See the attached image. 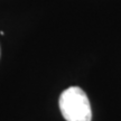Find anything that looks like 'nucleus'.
I'll return each instance as SVG.
<instances>
[{"label": "nucleus", "mask_w": 121, "mask_h": 121, "mask_svg": "<svg viewBox=\"0 0 121 121\" xmlns=\"http://www.w3.org/2000/svg\"><path fill=\"white\" fill-rule=\"evenodd\" d=\"M60 113L66 121H91L92 110L86 93L78 86L62 92L58 100Z\"/></svg>", "instance_id": "1"}, {"label": "nucleus", "mask_w": 121, "mask_h": 121, "mask_svg": "<svg viewBox=\"0 0 121 121\" xmlns=\"http://www.w3.org/2000/svg\"><path fill=\"white\" fill-rule=\"evenodd\" d=\"M0 56H1V47H0Z\"/></svg>", "instance_id": "2"}]
</instances>
